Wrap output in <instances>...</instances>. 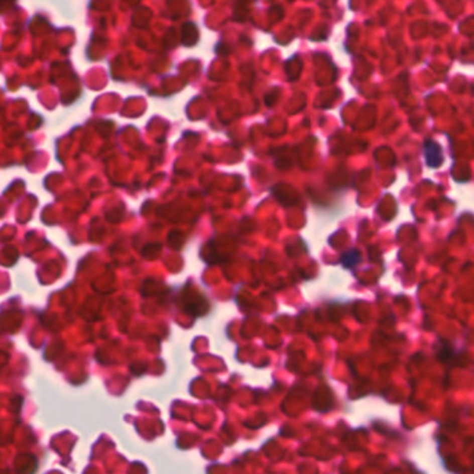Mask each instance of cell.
<instances>
[{
    "instance_id": "obj_1",
    "label": "cell",
    "mask_w": 474,
    "mask_h": 474,
    "mask_svg": "<svg viewBox=\"0 0 474 474\" xmlns=\"http://www.w3.org/2000/svg\"><path fill=\"white\" fill-rule=\"evenodd\" d=\"M423 154L426 158V164L428 168H433L437 169L441 167V164L444 162V153H442V147L434 142V140H426L424 145H423Z\"/></svg>"
},
{
    "instance_id": "obj_2",
    "label": "cell",
    "mask_w": 474,
    "mask_h": 474,
    "mask_svg": "<svg viewBox=\"0 0 474 474\" xmlns=\"http://www.w3.org/2000/svg\"><path fill=\"white\" fill-rule=\"evenodd\" d=\"M359 261H361V254H359L357 250H351V251H348L345 254L342 255L341 262L342 265L345 266V268H353V266L358 264Z\"/></svg>"
}]
</instances>
